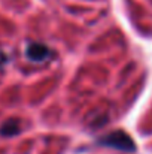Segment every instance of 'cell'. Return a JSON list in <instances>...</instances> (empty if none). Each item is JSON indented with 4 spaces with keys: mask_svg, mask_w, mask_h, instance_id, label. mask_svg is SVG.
Segmentation results:
<instances>
[{
    "mask_svg": "<svg viewBox=\"0 0 152 154\" xmlns=\"http://www.w3.org/2000/svg\"><path fill=\"white\" fill-rule=\"evenodd\" d=\"M6 63H7V57H6V54L0 51V67H1V66H4Z\"/></svg>",
    "mask_w": 152,
    "mask_h": 154,
    "instance_id": "4",
    "label": "cell"
},
{
    "mask_svg": "<svg viewBox=\"0 0 152 154\" xmlns=\"http://www.w3.org/2000/svg\"><path fill=\"white\" fill-rule=\"evenodd\" d=\"M100 144L106 145V147H110V148L121 150V151H127V153H131V151L136 150V144H134L133 138L128 136L122 130H115V132L109 133L107 136L101 138Z\"/></svg>",
    "mask_w": 152,
    "mask_h": 154,
    "instance_id": "1",
    "label": "cell"
},
{
    "mask_svg": "<svg viewBox=\"0 0 152 154\" xmlns=\"http://www.w3.org/2000/svg\"><path fill=\"white\" fill-rule=\"evenodd\" d=\"M21 132V124L18 120H7L6 123H3L0 126V135L4 136V138H12V136H16L18 133Z\"/></svg>",
    "mask_w": 152,
    "mask_h": 154,
    "instance_id": "3",
    "label": "cell"
},
{
    "mask_svg": "<svg viewBox=\"0 0 152 154\" xmlns=\"http://www.w3.org/2000/svg\"><path fill=\"white\" fill-rule=\"evenodd\" d=\"M49 48L45 45V44H40V42H33L27 47V51H25V55L30 61H43L49 57Z\"/></svg>",
    "mask_w": 152,
    "mask_h": 154,
    "instance_id": "2",
    "label": "cell"
}]
</instances>
